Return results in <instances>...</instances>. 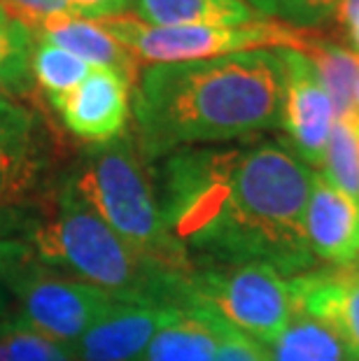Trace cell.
Returning <instances> with one entry per match:
<instances>
[{"label": "cell", "instance_id": "cell-19", "mask_svg": "<svg viewBox=\"0 0 359 361\" xmlns=\"http://www.w3.org/2000/svg\"><path fill=\"white\" fill-rule=\"evenodd\" d=\"M94 71L82 59L73 56L71 51L49 44L44 40L33 42V56H30V73L33 82L44 91L47 101L54 105L63 96H68L75 87L87 80V75Z\"/></svg>", "mask_w": 359, "mask_h": 361}, {"label": "cell", "instance_id": "cell-4", "mask_svg": "<svg viewBox=\"0 0 359 361\" xmlns=\"http://www.w3.org/2000/svg\"><path fill=\"white\" fill-rule=\"evenodd\" d=\"M66 180L145 264L180 278L194 273L185 247L168 231L154 180L133 135L89 145Z\"/></svg>", "mask_w": 359, "mask_h": 361}, {"label": "cell", "instance_id": "cell-34", "mask_svg": "<svg viewBox=\"0 0 359 361\" xmlns=\"http://www.w3.org/2000/svg\"><path fill=\"white\" fill-rule=\"evenodd\" d=\"M7 19H10V14H7V12H5V7L0 5V24H3V21H7Z\"/></svg>", "mask_w": 359, "mask_h": 361}, {"label": "cell", "instance_id": "cell-27", "mask_svg": "<svg viewBox=\"0 0 359 361\" xmlns=\"http://www.w3.org/2000/svg\"><path fill=\"white\" fill-rule=\"evenodd\" d=\"M68 12L73 17H87V19H110L126 14L131 0H66Z\"/></svg>", "mask_w": 359, "mask_h": 361}, {"label": "cell", "instance_id": "cell-20", "mask_svg": "<svg viewBox=\"0 0 359 361\" xmlns=\"http://www.w3.org/2000/svg\"><path fill=\"white\" fill-rule=\"evenodd\" d=\"M33 33L17 19L0 24V94L21 96L33 84L30 56H33Z\"/></svg>", "mask_w": 359, "mask_h": 361}, {"label": "cell", "instance_id": "cell-32", "mask_svg": "<svg viewBox=\"0 0 359 361\" xmlns=\"http://www.w3.org/2000/svg\"><path fill=\"white\" fill-rule=\"evenodd\" d=\"M350 30V40H353V44H355V49H357V54H359V17L355 19V24L348 28Z\"/></svg>", "mask_w": 359, "mask_h": 361}, {"label": "cell", "instance_id": "cell-17", "mask_svg": "<svg viewBox=\"0 0 359 361\" xmlns=\"http://www.w3.org/2000/svg\"><path fill=\"white\" fill-rule=\"evenodd\" d=\"M315 71L322 80L327 94L331 98L336 119L355 121L359 119L355 107V87L359 80V54L343 47L329 35L320 30V35L312 40V44L305 51Z\"/></svg>", "mask_w": 359, "mask_h": 361}, {"label": "cell", "instance_id": "cell-16", "mask_svg": "<svg viewBox=\"0 0 359 361\" xmlns=\"http://www.w3.org/2000/svg\"><path fill=\"white\" fill-rule=\"evenodd\" d=\"M42 171L35 124L0 128V207H14L35 189Z\"/></svg>", "mask_w": 359, "mask_h": 361}, {"label": "cell", "instance_id": "cell-36", "mask_svg": "<svg viewBox=\"0 0 359 361\" xmlns=\"http://www.w3.org/2000/svg\"><path fill=\"white\" fill-rule=\"evenodd\" d=\"M350 124H353V126L357 128V135H359V119H357V121H350Z\"/></svg>", "mask_w": 359, "mask_h": 361}, {"label": "cell", "instance_id": "cell-33", "mask_svg": "<svg viewBox=\"0 0 359 361\" xmlns=\"http://www.w3.org/2000/svg\"><path fill=\"white\" fill-rule=\"evenodd\" d=\"M0 361H10V357H7V348H5V338H3V334H0Z\"/></svg>", "mask_w": 359, "mask_h": 361}, {"label": "cell", "instance_id": "cell-23", "mask_svg": "<svg viewBox=\"0 0 359 361\" xmlns=\"http://www.w3.org/2000/svg\"><path fill=\"white\" fill-rule=\"evenodd\" d=\"M187 308L198 310L210 324L212 334H215V361H271L269 348L262 343H257L255 338L245 336L231 324H226L224 319H219L215 312L201 308V305H187ZM185 308V310H187Z\"/></svg>", "mask_w": 359, "mask_h": 361}, {"label": "cell", "instance_id": "cell-21", "mask_svg": "<svg viewBox=\"0 0 359 361\" xmlns=\"http://www.w3.org/2000/svg\"><path fill=\"white\" fill-rule=\"evenodd\" d=\"M320 175L359 203V135L350 121H334Z\"/></svg>", "mask_w": 359, "mask_h": 361}, {"label": "cell", "instance_id": "cell-18", "mask_svg": "<svg viewBox=\"0 0 359 361\" xmlns=\"http://www.w3.org/2000/svg\"><path fill=\"white\" fill-rule=\"evenodd\" d=\"M271 361H357L341 336L322 322L294 312L287 329L269 345Z\"/></svg>", "mask_w": 359, "mask_h": 361}, {"label": "cell", "instance_id": "cell-10", "mask_svg": "<svg viewBox=\"0 0 359 361\" xmlns=\"http://www.w3.org/2000/svg\"><path fill=\"white\" fill-rule=\"evenodd\" d=\"M294 312L322 322L359 361V268H315L289 278Z\"/></svg>", "mask_w": 359, "mask_h": 361}, {"label": "cell", "instance_id": "cell-3", "mask_svg": "<svg viewBox=\"0 0 359 361\" xmlns=\"http://www.w3.org/2000/svg\"><path fill=\"white\" fill-rule=\"evenodd\" d=\"M33 257L47 268H63L78 280L108 291L117 301L182 310L189 278L157 271L80 198L63 178L47 217L26 231Z\"/></svg>", "mask_w": 359, "mask_h": 361}, {"label": "cell", "instance_id": "cell-24", "mask_svg": "<svg viewBox=\"0 0 359 361\" xmlns=\"http://www.w3.org/2000/svg\"><path fill=\"white\" fill-rule=\"evenodd\" d=\"M341 0H276V17L292 28H317L334 19Z\"/></svg>", "mask_w": 359, "mask_h": 361}, {"label": "cell", "instance_id": "cell-14", "mask_svg": "<svg viewBox=\"0 0 359 361\" xmlns=\"http://www.w3.org/2000/svg\"><path fill=\"white\" fill-rule=\"evenodd\" d=\"M147 26H241L264 17L243 0H131Z\"/></svg>", "mask_w": 359, "mask_h": 361}, {"label": "cell", "instance_id": "cell-35", "mask_svg": "<svg viewBox=\"0 0 359 361\" xmlns=\"http://www.w3.org/2000/svg\"><path fill=\"white\" fill-rule=\"evenodd\" d=\"M355 107H357V114H359V80H357V87H355Z\"/></svg>", "mask_w": 359, "mask_h": 361}, {"label": "cell", "instance_id": "cell-15", "mask_svg": "<svg viewBox=\"0 0 359 361\" xmlns=\"http://www.w3.org/2000/svg\"><path fill=\"white\" fill-rule=\"evenodd\" d=\"M215 334L194 308L171 310L138 361H215Z\"/></svg>", "mask_w": 359, "mask_h": 361}, {"label": "cell", "instance_id": "cell-28", "mask_svg": "<svg viewBox=\"0 0 359 361\" xmlns=\"http://www.w3.org/2000/svg\"><path fill=\"white\" fill-rule=\"evenodd\" d=\"M28 124H35L33 114H30L26 107H21V105L7 101V98L0 96V128H7V126H28Z\"/></svg>", "mask_w": 359, "mask_h": 361}, {"label": "cell", "instance_id": "cell-13", "mask_svg": "<svg viewBox=\"0 0 359 361\" xmlns=\"http://www.w3.org/2000/svg\"><path fill=\"white\" fill-rule=\"evenodd\" d=\"M71 51L73 56L82 59L91 68H108V71L121 73L128 82L135 80L138 59L112 37L108 30L98 26V21H87L73 14H56L42 21L33 30V37Z\"/></svg>", "mask_w": 359, "mask_h": 361}, {"label": "cell", "instance_id": "cell-9", "mask_svg": "<svg viewBox=\"0 0 359 361\" xmlns=\"http://www.w3.org/2000/svg\"><path fill=\"white\" fill-rule=\"evenodd\" d=\"M131 84L108 68H94L80 87L54 103L63 126L91 145L110 142L126 133Z\"/></svg>", "mask_w": 359, "mask_h": 361}, {"label": "cell", "instance_id": "cell-5", "mask_svg": "<svg viewBox=\"0 0 359 361\" xmlns=\"http://www.w3.org/2000/svg\"><path fill=\"white\" fill-rule=\"evenodd\" d=\"M98 26L117 37L138 61L152 66L205 61L266 47L305 51L320 35L317 28H292L266 19L241 26H147L121 14L98 21Z\"/></svg>", "mask_w": 359, "mask_h": 361}, {"label": "cell", "instance_id": "cell-22", "mask_svg": "<svg viewBox=\"0 0 359 361\" xmlns=\"http://www.w3.org/2000/svg\"><path fill=\"white\" fill-rule=\"evenodd\" d=\"M0 334L10 361H78L68 345L51 341L14 317L0 322Z\"/></svg>", "mask_w": 359, "mask_h": 361}, {"label": "cell", "instance_id": "cell-6", "mask_svg": "<svg viewBox=\"0 0 359 361\" xmlns=\"http://www.w3.org/2000/svg\"><path fill=\"white\" fill-rule=\"evenodd\" d=\"M201 305L257 343L269 345L294 314L289 278L266 264L196 266L185 305Z\"/></svg>", "mask_w": 359, "mask_h": 361}, {"label": "cell", "instance_id": "cell-26", "mask_svg": "<svg viewBox=\"0 0 359 361\" xmlns=\"http://www.w3.org/2000/svg\"><path fill=\"white\" fill-rule=\"evenodd\" d=\"M0 5L7 10L14 12L12 19L21 21L30 33L47 21L49 17H56V14H71L68 12L66 0H0Z\"/></svg>", "mask_w": 359, "mask_h": 361}, {"label": "cell", "instance_id": "cell-25", "mask_svg": "<svg viewBox=\"0 0 359 361\" xmlns=\"http://www.w3.org/2000/svg\"><path fill=\"white\" fill-rule=\"evenodd\" d=\"M33 259V250L26 240L17 238H0V322L7 312V294H10V280L26 261Z\"/></svg>", "mask_w": 359, "mask_h": 361}, {"label": "cell", "instance_id": "cell-8", "mask_svg": "<svg viewBox=\"0 0 359 361\" xmlns=\"http://www.w3.org/2000/svg\"><path fill=\"white\" fill-rule=\"evenodd\" d=\"M285 63V103H282V130L287 147L305 166L322 168L327 142L336 121L331 98L305 54L280 49Z\"/></svg>", "mask_w": 359, "mask_h": 361}, {"label": "cell", "instance_id": "cell-7", "mask_svg": "<svg viewBox=\"0 0 359 361\" xmlns=\"http://www.w3.org/2000/svg\"><path fill=\"white\" fill-rule=\"evenodd\" d=\"M10 294L19 305L14 319L68 348L117 303L112 294L94 284L51 273L35 257L12 275Z\"/></svg>", "mask_w": 359, "mask_h": 361}, {"label": "cell", "instance_id": "cell-11", "mask_svg": "<svg viewBox=\"0 0 359 361\" xmlns=\"http://www.w3.org/2000/svg\"><path fill=\"white\" fill-rule=\"evenodd\" d=\"M305 238L317 264L346 268L359 261V203L317 173L305 207Z\"/></svg>", "mask_w": 359, "mask_h": 361}, {"label": "cell", "instance_id": "cell-2", "mask_svg": "<svg viewBox=\"0 0 359 361\" xmlns=\"http://www.w3.org/2000/svg\"><path fill=\"white\" fill-rule=\"evenodd\" d=\"M285 63L280 49L145 68L133 96L142 159L282 128Z\"/></svg>", "mask_w": 359, "mask_h": 361}, {"label": "cell", "instance_id": "cell-37", "mask_svg": "<svg viewBox=\"0 0 359 361\" xmlns=\"http://www.w3.org/2000/svg\"><path fill=\"white\" fill-rule=\"evenodd\" d=\"M357 268H359V261H357Z\"/></svg>", "mask_w": 359, "mask_h": 361}, {"label": "cell", "instance_id": "cell-31", "mask_svg": "<svg viewBox=\"0 0 359 361\" xmlns=\"http://www.w3.org/2000/svg\"><path fill=\"white\" fill-rule=\"evenodd\" d=\"M259 17H276V0H243Z\"/></svg>", "mask_w": 359, "mask_h": 361}, {"label": "cell", "instance_id": "cell-12", "mask_svg": "<svg viewBox=\"0 0 359 361\" xmlns=\"http://www.w3.org/2000/svg\"><path fill=\"white\" fill-rule=\"evenodd\" d=\"M171 310L117 301L71 350L78 361H138Z\"/></svg>", "mask_w": 359, "mask_h": 361}, {"label": "cell", "instance_id": "cell-29", "mask_svg": "<svg viewBox=\"0 0 359 361\" xmlns=\"http://www.w3.org/2000/svg\"><path fill=\"white\" fill-rule=\"evenodd\" d=\"M28 219L17 207H0V238H12L19 231H28Z\"/></svg>", "mask_w": 359, "mask_h": 361}, {"label": "cell", "instance_id": "cell-30", "mask_svg": "<svg viewBox=\"0 0 359 361\" xmlns=\"http://www.w3.org/2000/svg\"><path fill=\"white\" fill-rule=\"evenodd\" d=\"M357 17H359V0H341L339 7H336V14H334L331 21L336 26L350 28L355 24Z\"/></svg>", "mask_w": 359, "mask_h": 361}, {"label": "cell", "instance_id": "cell-1", "mask_svg": "<svg viewBox=\"0 0 359 361\" xmlns=\"http://www.w3.org/2000/svg\"><path fill=\"white\" fill-rule=\"evenodd\" d=\"M312 175L287 145L264 140L175 149L152 180L194 268L266 264L294 278L317 268L305 238Z\"/></svg>", "mask_w": 359, "mask_h": 361}]
</instances>
